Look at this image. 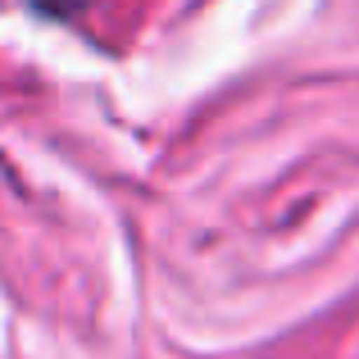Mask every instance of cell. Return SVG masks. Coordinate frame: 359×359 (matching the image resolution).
I'll return each mask as SVG.
<instances>
[{
    "instance_id": "6da1fadb",
    "label": "cell",
    "mask_w": 359,
    "mask_h": 359,
    "mask_svg": "<svg viewBox=\"0 0 359 359\" xmlns=\"http://www.w3.org/2000/svg\"><path fill=\"white\" fill-rule=\"evenodd\" d=\"M36 9H46V14H78V9H87L91 0H32Z\"/></svg>"
}]
</instances>
